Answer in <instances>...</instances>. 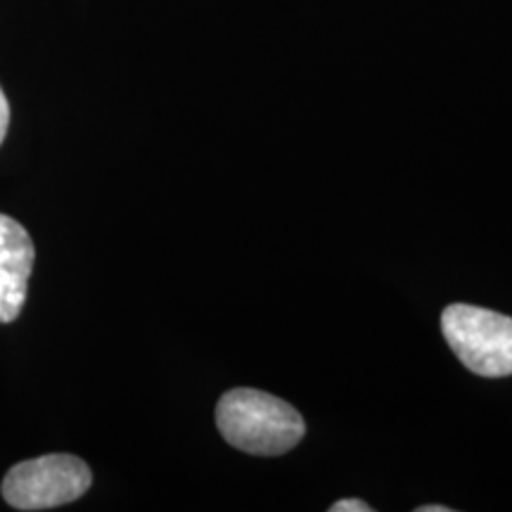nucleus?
Segmentation results:
<instances>
[{"label":"nucleus","instance_id":"obj_1","mask_svg":"<svg viewBox=\"0 0 512 512\" xmlns=\"http://www.w3.org/2000/svg\"><path fill=\"white\" fill-rule=\"evenodd\" d=\"M221 437L238 451L252 456H283L306 434L297 408L259 389H230L216 406Z\"/></svg>","mask_w":512,"mask_h":512},{"label":"nucleus","instance_id":"obj_2","mask_svg":"<svg viewBox=\"0 0 512 512\" xmlns=\"http://www.w3.org/2000/svg\"><path fill=\"white\" fill-rule=\"evenodd\" d=\"M441 332L467 370L482 377L512 375V318L470 304L441 313Z\"/></svg>","mask_w":512,"mask_h":512},{"label":"nucleus","instance_id":"obj_3","mask_svg":"<svg viewBox=\"0 0 512 512\" xmlns=\"http://www.w3.org/2000/svg\"><path fill=\"white\" fill-rule=\"evenodd\" d=\"M91 467L69 453H50L10 467L3 498L17 510H50L76 501L91 489Z\"/></svg>","mask_w":512,"mask_h":512},{"label":"nucleus","instance_id":"obj_4","mask_svg":"<svg viewBox=\"0 0 512 512\" xmlns=\"http://www.w3.org/2000/svg\"><path fill=\"white\" fill-rule=\"evenodd\" d=\"M36 249L22 223L0 214V323H12L27 302Z\"/></svg>","mask_w":512,"mask_h":512},{"label":"nucleus","instance_id":"obj_5","mask_svg":"<svg viewBox=\"0 0 512 512\" xmlns=\"http://www.w3.org/2000/svg\"><path fill=\"white\" fill-rule=\"evenodd\" d=\"M373 508L366 501H358V498H344L332 505L330 512H370Z\"/></svg>","mask_w":512,"mask_h":512},{"label":"nucleus","instance_id":"obj_6","mask_svg":"<svg viewBox=\"0 0 512 512\" xmlns=\"http://www.w3.org/2000/svg\"><path fill=\"white\" fill-rule=\"evenodd\" d=\"M8 126H10V105H8V98H5L3 88H0V143L5 140Z\"/></svg>","mask_w":512,"mask_h":512},{"label":"nucleus","instance_id":"obj_7","mask_svg":"<svg viewBox=\"0 0 512 512\" xmlns=\"http://www.w3.org/2000/svg\"><path fill=\"white\" fill-rule=\"evenodd\" d=\"M451 508H446V505H422L418 508V512H448Z\"/></svg>","mask_w":512,"mask_h":512}]
</instances>
